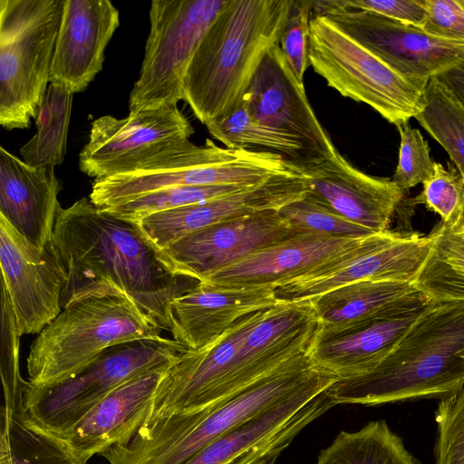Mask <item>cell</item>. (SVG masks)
<instances>
[{
	"label": "cell",
	"instance_id": "obj_4",
	"mask_svg": "<svg viewBox=\"0 0 464 464\" xmlns=\"http://www.w3.org/2000/svg\"><path fill=\"white\" fill-rule=\"evenodd\" d=\"M322 369L302 353L249 387L200 411L172 414L143 425L111 452V464H182L203 447L277 405Z\"/></svg>",
	"mask_w": 464,
	"mask_h": 464
},
{
	"label": "cell",
	"instance_id": "obj_22",
	"mask_svg": "<svg viewBox=\"0 0 464 464\" xmlns=\"http://www.w3.org/2000/svg\"><path fill=\"white\" fill-rule=\"evenodd\" d=\"M120 25L108 0H64L50 82L73 93L84 91L102 70L104 52Z\"/></svg>",
	"mask_w": 464,
	"mask_h": 464
},
{
	"label": "cell",
	"instance_id": "obj_1",
	"mask_svg": "<svg viewBox=\"0 0 464 464\" xmlns=\"http://www.w3.org/2000/svg\"><path fill=\"white\" fill-rule=\"evenodd\" d=\"M52 243L65 275L63 308L89 296H123L169 332L170 302L198 283L174 274L135 223L87 198L60 208Z\"/></svg>",
	"mask_w": 464,
	"mask_h": 464
},
{
	"label": "cell",
	"instance_id": "obj_9",
	"mask_svg": "<svg viewBox=\"0 0 464 464\" xmlns=\"http://www.w3.org/2000/svg\"><path fill=\"white\" fill-rule=\"evenodd\" d=\"M187 350L172 338L137 340L111 347L81 372L57 384L38 388L26 381V414L41 429L59 435L121 384L174 362Z\"/></svg>",
	"mask_w": 464,
	"mask_h": 464
},
{
	"label": "cell",
	"instance_id": "obj_10",
	"mask_svg": "<svg viewBox=\"0 0 464 464\" xmlns=\"http://www.w3.org/2000/svg\"><path fill=\"white\" fill-rule=\"evenodd\" d=\"M228 0H153L150 33L130 112L178 105L183 82L204 34Z\"/></svg>",
	"mask_w": 464,
	"mask_h": 464
},
{
	"label": "cell",
	"instance_id": "obj_29",
	"mask_svg": "<svg viewBox=\"0 0 464 464\" xmlns=\"http://www.w3.org/2000/svg\"><path fill=\"white\" fill-rule=\"evenodd\" d=\"M429 237L430 249L414 287L430 302H464V232H451L440 223Z\"/></svg>",
	"mask_w": 464,
	"mask_h": 464
},
{
	"label": "cell",
	"instance_id": "obj_28",
	"mask_svg": "<svg viewBox=\"0 0 464 464\" xmlns=\"http://www.w3.org/2000/svg\"><path fill=\"white\" fill-rule=\"evenodd\" d=\"M316 464H419L402 440L383 420L356 431H340L324 449Z\"/></svg>",
	"mask_w": 464,
	"mask_h": 464
},
{
	"label": "cell",
	"instance_id": "obj_24",
	"mask_svg": "<svg viewBox=\"0 0 464 464\" xmlns=\"http://www.w3.org/2000/svg\"><path fill=\"white\" fill-rule=\"evenodd\" d=\"M427 304L401 309L342 330L317 327L308 355L316 367L338 380L365 374L390 353Z\"/></svg>",
	"mask_w": 464,
	"mask_h": 464
},
{
	"label": "cell",
	"instance_id": "obj_6",
	"mask_svg": "<svg viewBox=\"0 0 464 464\" xmlns=\"http://www.w3.org/2000/svg\"><path fill=\"white\" fill-rule=\"evenodd\" d=\"M64 0H0V124L27 129L51 79Z\"/></svg>",
	"mask_w": 464,
	"mask_h": 464
},
{
	"label": "cell",
	"instance_id": "obj_3",
	"mask_svg": "<svg viewBox=\"0 0 464 464\" xmlns=\"http://www.w3.org/2000/svg\"><path fill=\"white\" fill-rule=\"evenodd\" d=\"M293 0H228L188 65L184 101L208 126L231 112L268 50L278 43Z\"/></svg>",
	"mask_w": 464,
	"mask_h": 464
},
{
	"label": "cell",
	"instance_id": "obj_25",
	"mask_svg": "<svg viewBox=\"0 0 464 464\" xmlns=\"http://www.w3.org/2000/svg\"><path fill=\"white\" fill-rule=\"evenodd\" d=\"M62 184L53 167H33L0 147V216L26 239L52 243Z\"/></svg>",
	"mask_w": 464,
	"mask_h": 464
},
{
	"label": "cell",
	"instance_id": "obj_44",
	"mask_svg": "<svg viewBox=\"0 0 464 464\" xmlns=\"http://www.w3.org/2000/svg\"><path fill=\"white\" fill-rule=\"evenodd\" d=\"M461 176H462V177H463V179H464V174H461Z\"/></svg>",
	"mask_w": 464,
	"mask_h": 464
},
{
	"label": "cell",
	"instance_id": "obj_5",
	"mask_svg": "<svg viewBox=\"0 0 464 464\" xmlns=\"http://www.w3.org/2000/svg\"><path fill=\"white\" fill-rule=\"evenodd\" d=\"M162 330L129 298L99 295L68 304L32 343L28 382L38 388L81 372L112 346L160 339Z\"/></svg>",
	"mask_w": 464,
	"mask_h": 464
},
{
	"label": "cell",
	"instance_id": "obj_23",
	"mask_svg": "<svg viewBox=\"0 0 464 464\" xmlns=\"http://www.w3.org/2000/svg\"><path fill=\"white\" fill-rule=\"evenodd\" d=\"M276 303L275 288H233L198 282L170 302L169 333L188 350H198L241 318Z\"/></svg>",
	"mask_w": 464,
	"mask_h": 464
},
{
	"label": "cell",
	"instance_id": "obj_39",
	"mask_svg": "<svg viewBox=\"0 0 464 464\" xmlns=\"http://www.w3.org/2000/svg\"><path fill=\"white\" fill-rule=\"evenodd\" d=\"M330 7L367 11L421 28L427 19L426 0H322Z\"/></svg>",
	"mask_w": 464,
	"mask_h": 464
},
{
	"label": "cell",
	"instance_id": "obj_17",
	"mask_svg": "<svg viewBox=\"0 0 464 464\" xmlns=\"http://www.w3.org/2000/svg\"><path fill=\"white\" fill-rule=\"evenodd\" d=\"M306 233L292 227L278 211H264L206 227L159 250L176 275L198 282L249 254Z\"/></svg>",
	"mask_w": 464,
	"mask_h": 464
},
{
	"label": "cell",
	"instance_id": "obj_12",
	"mask_svg": "<svg viewBox=\"0 0 464 464\" xmlns=\"http://www.w3.org/2000/svg\"><path fill=\"white\" fill-rule=\"evenodd\" d=\"M338 378L321 372L288 398L203 447L182 464H273L307 425L334 406Z\"/></svg>",
	"mask_w": 464,
	"mask_h": 464
},
{
	"label": "cell",
	"instance_id": "obj_42",
	"mask_svg": "<svg viewBox=\"0 0 464 464\" xmlns=\"http://www.w3.org/2000/svg\"><path fill=\"white\" fill-rule=\"evenodd\" d=\"M461 5L464 7V0H459Z\"/></svg>",
	"mask_w": 464,
	"mask_h": 464
},
{
	"label": "cell",
	"instance_id": "obj_13",
	"mask_svg": "<svg viewBox=\"0 0 464 464\" xmlns=\"http://www.w3.org/2000/svg\"><path fill=\"white\" fill-rule=\"evenodd\" d=\"M429 236L386 230L358 245L309 275L276 289L277 301L308 300L337 287L365 280L414 282L430 249Z\"/></svg>",
	"mask_w": 464,
	"mask_h": 464
},
{
	"label": "cell",
	"instance_id": "obj_27",
	"mask_svg": "<svg viewBox=\"0 0 464 464\" xmlns=\"http://www.w3.org/2000/svg\"><path fill=\"white\" fill-rule=\"evenodd\" d=\"M24 388L3 390L0 464H86L59 438L31 421L24 405Z\"/></svg>",
	"mask_w": 464,
	"mask_h": 464
},
{
	"label": "cell",
	"instance_id": "obj_41",
	"mask_svg": "<svg viewBox=\"0 0 464 464\" xmlns=\"http://www.w3.org/2000/svg\"><path fill=\"white\" fill-rule=\"evenodd\" d=\"M438 77L464 106V63Z\"/></svg>",
	"mask_w": 464,
	"mask_h": 464
},
{
	"label": "cell",
	"instance_id": "obj_36",
	"mask_svg": "<svg viewBox=\"0 0 464 464\" xmlns=\"http://www.w3.org/2000/svg\"><path fill=\"white\" fill-rule=\"evenodd\" d=\"M435 419V464H464V386L440 400Z\"/></svg>",
	"mask_w": 464,
	"mask_h": 464
},
{
	"label": "cell",
	"instance_id": "obj_30",
	"mask_svg": "<svg viewBox=\"0 0 464 464\" xmlns=\"http://www.w3.org/2000/svg\"><path fill=\"white\" fill-rule=\"evenodd\" d=\"M73 94L65 85L50 82L34 119L36 133L20 149L28 165L54 168L63 162Z\"/></svg>",
	"mask_w": 464,
	"mask_h": 464
},
{
	"label": "cell",
	"instance_id": "obj_32",
	"mask_svg": "<svg viewBox=\"0 0 464 464\" xmlns=\"http://www.w3.org/2000/svg\"><path fill=\"white\" fill-rule=\"evenodd\" d=\"M415 119L464 174V106L439 77L429 81L422 109Z\"/></svg>",
	"mask_w": 464,
	"mask_h": 464
},
{
	"label": "cell",
	"instance_id": "obj_31",
	"mask_svg": "<svg viewBox=\"0 0 464 464\" xmlns=\"http://www.w3.org/2000/svg\"><path fill=\"white\" fill-rule=\"evenodd\" d=\"M207 129L228 149L272 152L286 161L311 157L297 139L256 120L243 99L231 112L208 124Z\"/></svg>",
	"mask_w": 464,
	"mask_h": 464
},
{
	"label": "cell",
	"instance_id": "obj_35",
	"mask_svg": "<svg viewBox=\"0 0 464 464\" xmlns=\"http://www.w3.org/2000/svg\"><path fill=\"white\" fill-rule=\"evenodd\" d=\"M278 213L294 227L309 233L337 238H363L376 234L332 209L315 202L305 195L293 201Z\"/></svg>",
	"mask_w": 464,
	"mask_h": 464
},
{
	"label": "cell",
	"instance_id": "obj_20",
	"mask_svg": "<svg viewBox=\"0 0 464 464\" xmlns=\"http://www.w3.org/2000/svg\"><path fill=\"white\" fill-rule=\"evenodd\" d=\"M174 362L123 382L74 425L54 436L85 463L95 454L129 443L143 425L157 389Z\"/></svg>",
	"mask_w": 464,
	"mask_h": 464
},
{
	"label": "cell",
	"instance_id": "obj_15",
	"mask_svg": "<svg viewBox=\"0 0 464 464\" xmlns=\"http://www.w3.org/2000/svg\"><path fill=\"white\" fill-rule=\"evenodd\" d=\"M0 265L20 334L41 333L63 310L65 275L53 243L40 248L0 216Z\"/></svg>",
	"mask_w": 464,
	"mask_h": 464
},
{
	"label": "cell",
	"instance_id": "obj_18",
	"mask_svg": "<svg viewBox=\"0 0 464 464\" xmlns=\"http://www.w3.org/2000/svg\"><path fill=\"white\" fill-rule=\"evenodd\" d=\"M306 192L304 178L291 169L228 195L150 215L135 224L160 250L216 223L264 211H278L302 198Z\"/></svg>",
	"mask_w": 464,
	"mask_h": 464
},
{
	"label": "cell",
	"instance_id": "obj_34",
	"mask_svg": "<svg viewBox=\"0 0 464 464\" xmlns=\"http://www.w3.org/2000/svg\"><path fill=\"white\" fill-rule=\"evenodd\" d=\"M435 162L433 174L422 184V191L412 204H423L440 217V224L454 233L464 232V179L448 164Z\"/></svg>",
	"mask_w": 464,
	"mask_h": 464
},
{
	"label": "cell",
	"instance_id": "obj_16",
	"mask_svg": "<svg viewBox=\"0 0 464 464\" xmlns=\"http://www.w3.org/2000/svg\"><path fill=\"white\" fill-rule=\"evenodd\" d=\"M305 180V196L373 233L388 230L403 198L392 179L369 176L336 149L325 156L286 161Z\"/></svg>",
	"mask_w": 464,
	"mask_h": 464
},
{
	"label": "cell",
	"instance_id": "obj_11",
	"mask_svg": "<svg viewBox=\"0 0 464 464\" xmlns=\"http://www.w3.org/2000/svg\"><path fill=\"white\" fill-rule=\"evenodd\" d=\"M193 133L178 105L130 112L123 119L104 115L92 122L79 169L94 180L130 173L180 147Z\"/></svg>",
	"mask_w": 464,
	"mask_h": 464
},
{
	"label": "cell",
	"instance_id": "obj_19",
	"mask_svg": "<svg viewBox=\"0 0 464 464\" xmlns=\"http://www.w3.org/2000/svg\"><path fill=\"white\" fill-rule=\"evenodd\" d=\"M243 100L256 120L297 139L311 157L336 150L278 44L266 53Z\"/></svg>",
	"mask_w": 464,
	"mask_h": 464
},
{
	"label": "cell",
	"instance_id": "obj_2",
	"mask_svg": "<svg viewBox=\"0 0 464 464\" xmlns=\"http://www.w3.org/2000/svg\"><path fill=\"white\" fill-rule=\"evenodd\" d=\"M463 352L464 302H430L374 369L328 392L334 405L444 399L464 386Z\"/></svg>",
	"mask_w": 464,
	"mask_h": 464
},
{
	"label": "cell",
	"instance_id": "obj_7",
	"mask_svg": "<svg viewBox=\"0 0 464 464\" xmlns=\"http://www.w3.org/2000/svg\"><path fill=\"white\" fill-rule=\"evenodd\" d=\"M290 170L279 154L222 148L210 140L201 146L188 140L135 171L94 180L89 198L103 208L172 187L254 186Z\"/></svg>",
	"mask_w": 464,
	"mask_h": 464
},
{
	"label": "cell",
	"instance_id": "obj_43",
	"mask_svg": "<svg viewBox=\"0 0 464 464\" xmlns=\"http://www.w3.org/2000/svg\"><path fill=\"white\" fill-rule=\"evenodd\" d=\"M460 356L464 357V352L460 354Z\"/></svg>",
	"mask_w": 464,
	"mask_h": 464
},
{
	"label": "cell",
	"instance_id": "obj_8",
	"mask_svg": "<svg viewBox=\"0 0 464 464\" xmlns=\"http://www.w3.org/2000/svg\"><path fill=\"white\" fill-rule=\"evenodd\" d=\"M309 63L342 96L362 102L395 126L421 111L426 83L410 80L325 15H312Z\"/></svg>",
	"mask_w": 464,
	"mask_h": 464
},
{
	"label": "cell",
	"instance_id": "obj_37",
	"mask_svg": "<svg viewBox=\"0 0 464 464\" xmlns=\"http://www.w3.org/2000/svg\"><path fill=\"white\" fill-rule=\"evenodd\" d=\"M396 127L401 143L398 163L392 180L404 191L430 178L434 172L435 162L430 158L427 140L418 129L411 128L408 122Z\"/></svg>",
	"mask_w": 464,
	"mask_h": 464
},
{
	"label": "cell",
	"instance_id": "obj_38",
	"mask_svg": "<svg viewBox=\"0 0 464 464\" xmlns=\"http://www.w3.org/2000/svg\"><path fill=\"white\" fill-rule=\"evenodd\" d=\"M312 0H293L278 44L295 78L304 84L309 63V25Z\"/></svg>",
	"mask_w": 464,
	"mask_h": 464
},
{
	"label": "cell",
	"instance_id": "obj_40",
	"mask_svg": "<svg viewBox=\"0 0 464 464\" xmlns=\"http://www.w3.org/2000/svg\"><path fill=\"white\" fill-rule=\"evenodd\" d=\"M427 19L421 29L435 37L464 42V7L459 0H426Z\"/></svg>",
	"mask_w": 464,
	"mask_h": 464
},
{
	"label": "cell",
	"instance_id": "obj_21",
	"mask_svg": "<svg viewBox=\"0 0 464 464\" xmlns=\"http://www.w3.org/2000/svg\"><path fill=\"white\" fill-rule=\"evenodd\" d=\"M363 238H337L309 232L298 234L255 251L199 282L233 288L276 289L312 273Z\"/></svg>",
	"mask_w": 464,
	"mask_h": 464
},
{
	"label": "cell",
	"instance_id": "obj_14",
	"mask_svg": "<svg viewBox=\"0 0 464 464\" xmlns=\"http://www.w3.org/2000/svg\"><path fill=\"white\" fill-rule=\"evenodd\" d=\"M312 15H325L402 76L422 83L464 63V42L449 41L421 28L367 11L312 1Z\"/></svg>",
	"mask_w": 464,
	"mask_h": 464
},
{
	"label": "cell",
	"instance_id": "obj_33",
	"mask_svg": "<svg viewBox=\"0 0 464 464\" xmlns=\"http://www.w3.org/2000/svg\"><path fill=\"white\" fill-rule=\"evenodd\" d=\"M246 188L248 187L241 185L172 187L142 194L101 209L118 218L138 222L155 213L204 202Z\"/></svg>",
	"mask_w": 464,
	"mask_h": 464
},
{
	"label": "cell",
	"instance_id": "obj_26",
	"mask_svg": "<svg viewBox=\"0 0 464 464\" xmlns=\"http://www.w3.org/2000/svg\"><path fill=\"white\" fill-rule=\"evenodd\" d=\"M318 328L337 331L392 312L430 303L412 283L365 280L308 299Z\"/></svg>",
	"mask_w": 464,
	"mask_h": 464
}]
</instances>
